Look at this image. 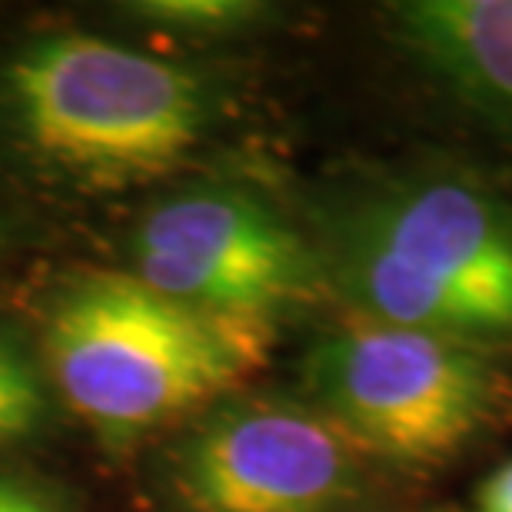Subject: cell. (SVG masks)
Segmentation results:
<instances>
[{"mask_svg":"<svg viewBox=\"0 0 512 512\" xmlns=\"http://www.w3.org/2000/svg\"><path fill=\"white\" fill-rule=\"evenodd\" d=\"M270 336V323L213 316L133 273H100L57 300L47 360L74 413L100 436L130 439L230 393L266 363Z\"/></svg>","mask_w":512,"mask_h":512,"instance_id":"obj_1","label":"cell"},{"mask_svg":"<svg viewBox=\"0 0 512 512\" xmlns=\"http://www.w3.org/2000/svg\"><path fill=\"white\" fill-rule=\"evenodd\" d=\"M336 280L370 320L512 340V207L459 180L403 187L343 227Z\"/></svg>","mask_w":512,"mask_h":512,"instance_id":"obj_2","label":"cell"},{"mask_svg":"<svg viewBox=\"0 0 512 512\" xmlns=\"http://www.w3.org/2000/svg\"><path fill=\"white\" fill-rule=\"evenodd\" d=\"M7 90L30 147L97 187L163 177L207 124L197 77L94 34H54L20 50Z\"/></svg>","mask_w":512,"mask_h":512,"instance_id":"obj_3","label":"cell"},{"mask_svg":"<svg viewBox=\"0 0 512 512\" xmlns=\"http://www.w3.org/2000/svg\"><path fill=\"white\" fill-rule=\"evenodd\" d=\"M306 380L353 446L436 463L473 439L496 406L483 346L353 313L320 340Z\"/></svg>","mask_w":512,"mask_h":512,"instance_id":"obj_4","label":"cell"},{"mask_svg":"<svg viewBox=\"0 0 512 512\" xmlns=\"http://www.w3.org/2000/svg\"><path fill=\"white\" fill-rule=\"evenodd\" d=\"M137 280L193 310L270 323L316 293L320 270L280 217L223 190L180 193L140 220Z\"/></svg>","mask_w":512,"mask_h":512,"instance_id":"obj_5","label":"cell"},{"mask_svg":"<svg viewBox=\"0 0 512 512\" xmlns=\"http://www.w3.org/2000/svg\"><path fill=\"white\" fill-rule=\"evenodd\" d=\"M356 486L343 429L293 403L220 409L173 463V489L193 512H336Z\"/></svg>","mask_w":512,"mask_h":512,"instance_id":"obj_6","label":"cell"},{"mask_svg":"<svg viewBox=\"0 0 512 512\" xmlns=\"http://www.w3.org/2000/svg\"><path fill=\"white\" fill-rule=\"evenodd\" d=\"M399 20L439 74L512 120V0H416Z\"/></svg>","mask_w":512,"mask_h":512,"instance_id":"obj_7","label":"cell"},{"mask_svg":"<svg viewBox=\"0 0 512 512\" xmlns=\"http://www.w3.org/2000/svg\"><path fill=\"white\" fill-rule=\"evenodd\" d=\"M47 403L40 380L24 356L0 340V446L20 443L44 423Z\"/></svg>","mask_w":512,"mask_h":512,"instance_id":"obj_8","label":"cell"},{"mask_svg":"<svg viewBox=\"0 0 512 512\" xmlns=\"http://www.w3.org/2000/svg\"><path fill=\"white\" fill-rule=\"evenodd\" d=\"M130 10L153 24L187 30H227L260 14V7L247 0H147V4H133Z\"/></svg>","mask_w":512,"mask_h":512,"instance_id":"obj_9","label":"cell"},{"mask_svg":"<svg viewBox=\"0 0 512 512\" xmlns=\"http://www.w3.org/2000/svg\"><path fill=\"white\" fill-rule=\"evenodd\" d=\"M0 512H57L54 503L17 479H0Z\"/></svg>","mask_w":512,"mask_h":512,"instance_id":"obj_10","label":"cell"},{"mask_svg":"<svg viewBox=\"0 0 512 512\" xmlns=\"http://www.w3.org/2000/svg\"><path fill=\"white\" fill-rule=\"evenodd\" d=\"M476 512H512V459L483 483L476 499Z\"/></svg>","mask_w":512,"mask_h":512,"instance_id":"obj_11","label":"cell"}]
</instances>
